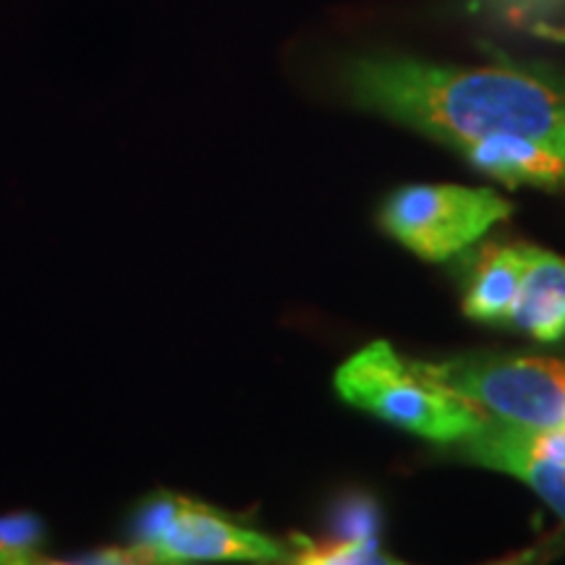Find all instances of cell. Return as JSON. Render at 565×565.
<instances>
[{"instance_id": "30bf717a", "label": "cell", "mask_w": 565, "mask_h": 565, "mask_svg": "<svg viewBox=\"0 0 565 565\" xmlns=\"http://www.w3.org/2000/svg\"><path fill=\"white\" fill-rule=\"evenodd\" d=\"M288 561L301 565H362V563H395L380 540H324L315 542L303 534L291 536Z\"/></svg>"}, {"instance_id": "9c48e42d", "label": "cell", "mask_w": 565, "mask_h": 565, "mask_svg": "<svg viewBox=\"0 0 565 565\" xmlns=\"http://www.w3.org/2000/svg\"><path fill=\"white\" fill-rule=\"evenodd\" d=\"M524 273V244H490L475 252L466 273L463 315L469 320L505 328Z\"/></svg>"}, {"instance_id": "ba28073f", "label": "cell", "mask_w": 565, "mask_h": 565, "mask_svg": "<svg viewBox=\"0 0 565 565\" xmlns=\"http://www.w3.org/2000/svg\"><path fill=\"white\" fill-rule=\"evenodd\" d=\"M505 328L542 343L565 338V259L524 246V273Z\"/></svg>"}, {"instance_id": "277c9868", "label": "cell", "mask_w": 565, "mask_h": 565, "mask_svg": "<svg viewBox=\"0 0 565 565\" xmlns=\"http://www.w3.org/2000/svg\"><path fill=\"white\" fill-rule=\"evenodd\" d=\"M414 364L437 385L475 406L482 419L526 429H565L563 359L475 353Z\"/></svg>"}, {"instance_id": "6da1fadb", "label": "cell", "mask_w": 565, "mask_h": 565, "mask_svg": "<svg viewBox=\"0 0 565 565\" xmlns=\"http://www.w3.org/2000/svg\"><path fill=\"white\" fill-rule=\"evenodd\" d=\"M353 108L461 150L487 137H529L565 147V74L498 58L450 66L406 55H353L338 68Z\"/></svg>"}, {"instance_id": "7a4b0ae2", "label": "cell", "mask_w": 565, "mask_h": 565, "mask_svg": "<svg viewBox=\"0 0 565 565\" xmlns=\"http://www.w3.org/2000/svg\"><path fill=\"white\" fill-rule=\"evenodd\" d=\"M333 383L349 406L440 445L461 440L482 422L475 406L429 380L385 341H374L345 359Z\"/></svg>"}, {"instance_id": "8fae6325", "label": "cell", "mask_w": 565, "mask_h": 565, "mask_svg": "<svg viewBox=\"0 0 565 565\" xmlns=\"http://www.w3.org/2000/svg\"><path fill=\"white\" fill-rule=\"evenodd\" d=\"M47 534L40 515L11 513L0 519V565H32L51 563L45 557Z\"/></svg>"}, {"instance_id": "8992f818", "label": "cell", "mask_w": 565, "mask_h": 565, "mask_svg": "<svg viewBox=\"0 0 565 565\" xmlns=\"http://www.w3.org/2000/svg\"><path fill=\"white\" fill-rule=\"evenodd\" d=\"M450 450L461 461L521 479L565 524V429H526L482 419L477 429L450 443Z\"/></svg>"}, {"instance_id": "52a82bcc", "label": "cell", "mask_w": 565, "mask_h": 565, "mask_svg": "<svg viewBox=\"0 0 565 565\" xmlns=\"http://www.w3.org/2000/svg\"><path fill=\"white\" fill-rule=\"evenodd\" d=\"M466 162L508 186L565 189V147L529 137H487L463 145Z\"/></svg>"}, {"instance_id": "4fadbf2b", "label": "cell", "mask_w": 565, "mask_h": 565, "mask_svg": "<svg viewBox=\"0 0 565 565\" xmlns=\"http://www.w3.org/2000/svg\"><path fill=\"white\" fill-rule=\"evenodd\" d=\"M561 6H565V0H471V11L511 21H542V17L555 13Z\"/></svg>"}, {"instance_id": "3957f363", "label": "cell", "mask_w": 565, "mask_h": 565, "mask_svg": "<svg viewBox=\"0 0 565 565\" xmlns=\"http://www.w3.org/2000/svg\"><path fill=\"white\" fill-rule=\"evenodd\" d=\"M137 563H282L288 550L217 508L175 492H152L129 515Z\"/></svg>"}, {"instance_id": "5b68a950", "label": "cell", "mask_w": 565, "mask_h": 565, "mask_svg": "<svg viewBox=\"0 0 565 565\" xmlns=\"http://www.w3.org/2000/svg\"><path fill=\"white\" fill-rule=\"evenodd\" d=\"M511 212L513 204L492 189L414 183L387 196L380 207V225L427 263H445L477 244Z\"/></svg>"}, {"instance_id": "7c38bea8", "label": "cell", "mask_w": 565, "mask_h": 565, "mask_svg": "<svg viewBox=\"0 0 565 565\" xmlns=\"http://www.w3.org/2000/svg\"><path fill=\"white\" fill-rule=\"evenodd\" d=\"M328 540H380V508L366 494L338 500L330 515Z\"/></svg>"}, {"instance_id": "5bb4252c", "label": "cell", "mask_w": 565, "mask_h": 565, "mask_svg": "<svg viewBox=\"0 0 565 565\" xmlns=\"http://www.w3.org/2000/svg\"><path fill=\"white\" fill-rule=\"evenodd\" d=\"M532 32L536 34V38L550 40V42H561V45H565V26L547 24V21H534Z\"/></svg>"}]
</instances>
